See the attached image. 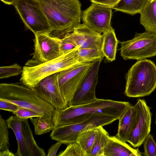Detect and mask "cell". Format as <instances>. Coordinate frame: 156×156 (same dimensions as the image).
Here are the masks:
<instances>
[{"label": "cell", "mask_w": 156, "mask_h": 156, "mask_svg": "<svg viewBox=\"0 0 156 156\" xmlns=\"http://www.w3.org/2000/svg\"><path fill=\"white\" fill-rule=\"evenodd\" d=\"M92 62L79 64L59 72L57 82L61 94L68 104L84 79Z\"/></svg>", "instance_id": "10"}, {"label": "cell", "mask_w": 156, "mask_h": 156, "mask_svg": "<svg viewBox=\"0 0 156 156\" xmlns=\"http://www.w3.org/2000/svg\"><path fill=\"white\" fill-rule=\"evenodd\" d=\"M91 2L112 8L120 0H89Z\"/></svg>", "instance_id": "33"}, {"label": "cell", "mask_w": 156, "mask_h": 156, "mask_svg": "<svg viewBox=\"0 0 156 156\" xmlns=\"http://www.w3.org/2000/svg\"><path fill=\"white\" fill-rule=\"evenodd\" d=\"M147 0H120L112 9L131 15L140 13Z\"/></svg>", "instance_id": "22"}, {"label": "cell", "mask_w": 156, "mask_h": 156, "mask_svg": "<svg viewBox=\"0 0 156 156\" xmlns=\"http://www.w3.org/2000/svg\"><path fill=\"white\" fill-rule=\"evenodd\" d=\"M13 5L25 27L34 34L51 33L48 19L37 0H17Z\"/></svg>", "instance_id": "8"}, {"label": "cell", "mask_w": 156, "mask_h": 156, "mask_svg": "<svg viewBox=\"0 0 156 156\" xmlns=\"http://www.w3.org/2000/svg\"><path fill=\"white\" fill-rule=\"evenodd\" d=\"M46 16L51 32L59 38L72 32L80 23L82 11L79 0H37Z\"/></svg>", "instance_id": "2"}, {"label": "cell", "mask_w": 156, "mask_h": 156, "mask_svg": "<svg viewBox=\"0 0 156 156\" xmlns=\"http://www.w3.org/2000/svg\"></svg>", "instance_id": "37"}, {"label": "cell", "mask_w": 156, "mask_h": 156, "mask_svg": "<svg viewBox=\"0 0 156 156\" xmlns=\"http://www.w3.org/2000/svg\"><path fill=\"white\" fill-rule=\"evenodd\" d=\"M136 114L132 130L127 142L133 147L140 146L151 129V113L145 101L139 99L135 105Z\"/></svg>", "instance_id": "12"}, {"label": "cell", "mask_w": 156, "mask_h": 156, "mask_svg": "<svg viewBox=\"0 0 156 156\" xmlns=\"http://www.w3.org/2000/svg\"><path fill=\"white\" fill-rule=\"evenodd\" d=\"M143 143L144 156H156V143L151 134H148Z\"/></svg>", "instance_id": "30"}, {"label": "cell", "mask_w": 156, "mask_h": 156, "mask_svg": "<svg viewBox=\"0 0 156 156\" xmlns=\"http://www.w3.org/2000/svg\"><path fill=\"white\" fill-rule=\"evenodd\" d=\"M78 55L80 61L82 63H89L97 59L104 58L101 50L78 48Z\"/></svg>", "instance_id": "25"}, {"label": "cell", "mask_w": 156, "mask_h": 156, "mask_svg": "<svg viewBox=\"0 0 156 156\" xmlns=\"http://www.w3.org/2000/svg\"><path fill=\"white\" fill-rule=\"evenodd\" d=\"M73 38L79 48L101 50L103 35L80 23L71 32Z\"/></svg>", "instance_id": "16"}, {"label": "cell", "mask_w": 156, "mask_h": 156, "mask_svg": "<svg viewBox=\"0 0 156 156\" xmlns=\"http://www.w3.org/2000/svg\"><path fill=\"white\" fill-rule=\"evenodd\" d=\"M103 59L100 58L92 62L87 75L68 103L69 106L85 104L97 99L96 87L98 81L99 66Z\"/></svg>", "instance_id": "13"}, {"label": "cell", "mask_w": 156, "mask_h": 156, "mask_svg": "<svg viewBox=\"0 0 156 156\" xmlns=\"http://www.w3.org/2000/svg\"><path fill=\"white\" fill-rule=\"evenodd\" d=\"M8 128L15 136L18 147L16 156H45L44 150L37 145L33 136L27 119H21L16 115L6 120Z\"/></svg>", "instance_id": "6"}, {"label": "cell", "mask_w": 156, "mask_h": 156, "mask_svg": "<svg viewBox=\"0 0 156 156\" xmlns=\"http://www.w3.org/2000/svg\"><path fill=\"white\" fill-rule=\"evenodd\" d=\"M13 114L20 119H24L43 116L33 110L23 108H20Z\"/></svg>", "instance_id": "31"}, {"label": "cell", "mask_w": 156, "mask_h": 156, "mask_svg": "<svg viewBox=\"0 0 156 156\" xmlns=\"http://www.w3.org/2000/svg\"><path fill=\"white\" fill-rule=\"evenodd\" d=\"M35 134L41 135L52 131L55 128V124L52 117H41L31 118Z\"/></svg>", "instance_id": "23"}, {"label": "cell", "mask_w": 156, "mask_h": 156, "mask_svg": "<svg viewBox=\"0 0 156 156\" xmlns=\"http://www.w3.org/2000/svg\"><path fill=\"white\" fill-rule=\"evenodd\" d=\"M78 48L63 54L56 58L44 63H36L28 60L23 67L20 80L21 83L30 89L47 76L83 63L79 60Z\"/></svg>", "instance_id": "3"}, {"label": "cell", "mask_w": 156, "mask_h": 156, "mask_svg": "<svg viewBox=\"0 0 156 156\" xmlns=\"http://www.w3.org/2000/svg\"><path fill=\"white\" fill-rule=\"evenodd\" d=\"M125 94L129 97L150 95L156 88V66L148 59L138 60L125 76Z\"/></svg>", "instance_id": "4"}, {"label": "cell", "mask_w": 156, "mask_h": 156, "mask_svg": "<svg viewBox=\"0 0 156 156\" xmlns=\"http://www.w3.org/2000/svg\"><path fill=\"white\" fill-rule=\"evenodd\" d=\"M58 156H86L80 145L77 142L68 144L66 149L60 152Z\"/></svg>", "instance_id": "29"}, {"label": "cell", "mask_w": 156, "mask_h": 156, "mask_svg": "<svg viewBox=\"0 0 156 156\" xmlns=\"http://www.w3.org/2000/svg\"><path fill=\"white\" fill-rule=\"evenodd\" d=\"M20 107L9 102L0 100V109L8 111L13 113L16 112Z\"/></svg>", "instance_id": "32"}, {"label": "cell", "mask_w": 156, "mask_h": 156, "mask_svg": "<svg viewBox=\"0 0 156 156\" xmlns=\"http://www.w3.org/2000/svg\"><path fill=\"white\" fill-rule=\"evenodd\" d=\"M103 126L98 127V131L89 156H104V149L109 137Z\"/></svg>", "instance_id": "24"}, {"label": "cell", "mask_w": 156, "mask_h": 156, "mask_svg": "<svg viewBox=\"0 0 156 156\" xmlns=\"http://www.w3.org/2000/svg\"><path fill=\"white\" fill-rule=\"evenodd\" d=\"M62 144L61 142L57 141L51 146L48 151V156H55L57 151Z\"/></svg>", "instance_id": "34"}, {"label": "cell", "mask_w": 156, "mask_h": 156, "mask_svg": "<svg viewBox=\"0 0 156 156\" xmlns=\"http://www.w3.org/2000/svg\"><path fill=\"white\" fill-rule=\"evenodd\" d=\"M58 72L41 80L30 89L38 97L54 106L57 110L67 107L68 103L62 98L57 82Z\"/></svg>", "instance_id": "15"}, {"label": "cell", "mask_w": 156, "mask_h": 156, "mask_svg": "<svg viewBox=\"0 0 156 156\" xmlns=\"http://www.w3.org/2000/svg\"><path fill=\"white\" fill-rule=\"evenodd\" d=\"M34 35V51L32 58L29 61L42 63L56 58L62 55L61 38L48 33H36Z\"/></svg>", "instance_id": "11"}, {"label": "cell", "mask_w": 156, "mask_h": 156, "mask_svg": "<svg viewBox=\"0 0 156 156\" xmlns=\"http://www.w3.org/2000/svg\"><path fill=\"white\" fill-rule=\"evenodd\" d=\"M136 114L135 105H131L119 119L118 130L115 136L123 141L127 142L133 127Z\"/></svg>", "instance_id": "18"}, {"label": "cell", "mask_w": 156, "mask_h": 156, "mask_svg": "<svg viewBox=\"0 0 156 156\" xmlns=\"http://www.w3.org/2000/svg\"><path fill=\"white\" fill-rule=\"evenodd\" d=\"M101 50L106 62H112L115 59L118 41L114 29L112 27L103 33Z\"/></svg>", "instance_id": "20"}, {"label": "cell", "mask_w": 156, "mask_h": 156, "mask_svg": "<svg viewBox=\"0 0 156 156\" xmlns=\"http://www.w3.org/2000/svg\"><path fill=\"white\" fill-rule=\"evenodd\" d=\"M120 44L121 55L125 60H140L156 55V34L146 31L136 33L133 39Z\"/></svg>", "instance_id": "7"}, {"label": "cell", "mask_w": 156, "mask_h": 156, "mask_svg": "<svg viewBox=\"0 0 156 156\" xmlns=\"http://www.w3.org/2000/svg\"><path fill=\"white\" fill-rule=\"evenodd\" d=\"M138 149H134L116 136H110L104 149V156H141Z\"/></svg>", "instance_id": "17"}, {"label": "cell", "mask_w": 156, "mask_h": 156, "mask_svg": "<svg viewBox=\"0 0 156 156\" xmlns=\"http://www.w3.org/2000/svg\"><path fill=\"white\" fill-rule=\"evenodd\" d=\"M23 68L17 63L0 67V78L1 79L17 76L21 74Z\"/></svg>", "instance_id": "27"}, {"label": "cell", "mask_w": 156, "mask_h": 156, "mask_svg": "<svg viewBox=\"0 0 156 156\" xmlns=\"http://www.w3.org/2000/svg\"><path fill=\"white\" fill-rule=\"evenodd\" d=\"M140 13V23L146 31L156 34V0H147Z\"/></svg>", "instance_id": "19"}, {"label": "cell", "mask_w": 156, "mask_h": 156, "mask_svg": "<svg viewBox=\"0 0 156 156\" xmlns=\"http://www.w3.org/2000/svg\"><path fill=\"white\" fill-rule=\"evenodd\" d=\"M0 100L45 116L52 117L55 110L54 106L38 97L30 88L17 83H1Z\"/></svg>", "instance_id": "5"}, {"label": "cell", "mask_w": 156, "mask_h": 156, "mask_svg": "<svg viewBox=\"0 0 156 156\" xmlns=\"http://www.w3.org/2000/svg\"><path fill=\"white\" fill-rule=\"evenodd\" d=\"M15 154L9 150L0 151V156H15Z\"/></svg>", "instance_id": "35"}, {"label": "cell", "mask_w": 156, "mask_h": 156, "mask_svg": "<svg viewBox=\"0 0 156 156\" xmlns=\"http://www.w3.org/2000/svg\"><path fill=\"white\" fill-rule=\"evenodd\" d=\"M79 48L76 43L71 32L67 33L61 38L60 49L61 54Z\"/></svg>", "instance_id": "28"}, {"label": "cell", "mask_w": 156, "mask_h": 156, "mask_svg": "<svg viewBox=\"0 0 156 156\" xmlns=\"http://www.w3.org/2000/svg\"><path fill=\"white\" fill-rule=\"evenodd\" d=\"M117 120L115 118L97 115L80 122L58 126L52 131L50 136L52 140L68 144L76 142L80 133L89 129L110 124Z\"/></svg>", "instance_id": "9"}, {"label": "cell", "mask_w": 156, "mask_h": 156, "mask_svg": "<svg viewBox=\"0 0 156 156\" xmlns=\"http://www.w3.org/2000/svg\"><path fill=\"white\" fill-rule=\"evenodd\" d=\"M112 9L92 2L87 8L82 11L83 23L100 34H103L112 27Z\"/></svg>", "instance_id": "14"}, {"label": "cell", "mask_w": 156, "mask_h": 156, "mask_svg": "<svg viewBox=\"0 0 156 156\" xmlns=\"http://www.w3.org/2000/svg\"><path fill=\"white\" fill-rule=\"evenodd\" d=\"M5 4L8 5H13L17 0H1Z\"/></svg>", "instance_id": "36"}, {"label": "cell", "mask_w": 156, "mask_h": 156, "mask_svg": "<svg viewBox=\"0 0 156 156\" xmlns=\"http://www.w3.org/2000/svg\"><path fill=\"white\" fill-rule=\"evenodd\" d=\"M8 127L6 120L0 115V151L9 150L10 145L9 142Z\"/></svg>", "instance_id": "26"}, {"label": "cell", "mask_w": 156, "mask_h": 156, "mask_svg": "<svg viewBox=\"0 0 156 156\" xmlns=\"http://www.w3.org/2000/svg\"><path fill=\"white\" fill-rule=\"evenodd\" d=\"M131 105L127 101L97 98L86 104L68 106L62 109H55L52 116L55 127L80 122L98 115L115 118L118 120Z\"/></svg>", "instance_id": "1"}, {"label": "cell", "mask_w": 156, "mask_h": 156, "mask_svg": "<svg viewBox=\"0 0 156 156\" xmlns=\"http://www.w3.org/2000/svg\"><path fill=\"white\" fill-rule=\"evenodd\" d=\"M98 131V127L89 129L80 133L76 140L85 154L89 156Z\"/></svg>", "instance_id": "21"}]
</instances>
